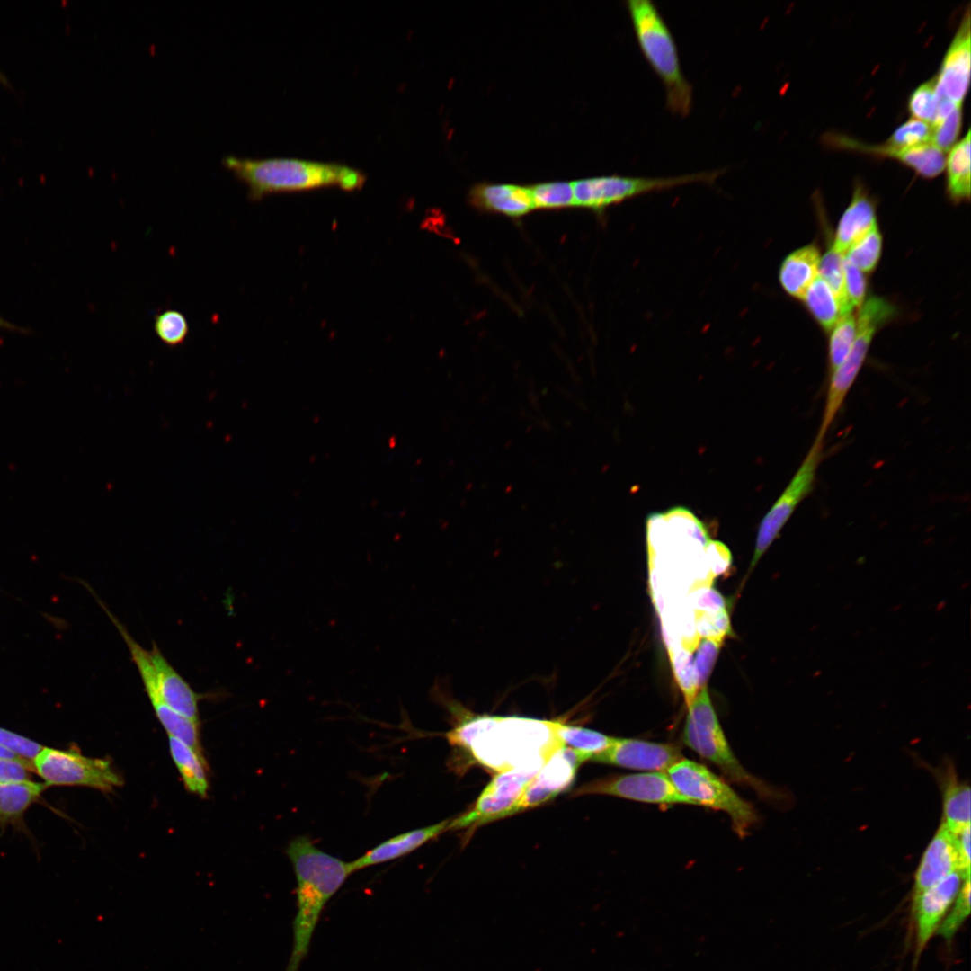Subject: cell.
I'll use <instances>...</instances> for the list:
<instances>
[{"mask_svg": "<svg viewBox=\"0 0 971 971\" xmlns=\"http://www.w3.org/2000/svg\"><path fill=\"white\" fill-rule=\"evenodd\" d=\"M154 330L165 345L174 347L185 341L189 333V325L183 313L175 309H168L155 317Z\"/></svg>", "mask_w": 971, "mask_h": 971, "instance_id": "cell-34", "label": "cell"}, {"mask_svg": "<svg viewBox=\"0 0 971 971\" xmlns=\"http://www.w3.org/2000/svg\"><path fill=\"white\" fill-rule=\"evenodd\" d=\"M857 335V320L852 314L842 316L833 327L828 343L830 374L846 359Z\"/></svg>", "mask_w": 971, "mask_h": 971, "instance_id": "cell-32", "label": "cell"}, {"mask_svg": "<svg viewBox=\"0 0 971 971\" xmlns=\"http://www.w3.org/2000/svg\"><path fill=\"white\" fill-rule=\"evenodd\" d=\"M469 198L477 208L511 217L535 209L530 189L515 184L480 183L472 188Z\"/></svg>", "mask_w": 971, "mask_h": 971, "instance_id": "cell-22", "label": "cell"}, {"mask_svg": "<svg viewBox=\"0 0 971 971\" xmlns=\"http://www.w3.org/2000/svg\"><path fill=\"white\" fill-rule=\"evenodd\" d=\"M548 757L540 755L501 771L488 783L468 812L450 820L449 829L478 826L512 815L525 788Z\"/></svg>", "mask_w": 971, "mask_h": 971, "instance_id": "cell-10", "label": "cell"}, {"mask_svg": "<svg viewBox=\"0 0 971 971\" xmlns=\"http://www.w3.org/2000/svg\"><path fill=\"white\" fill-rule=\"evenodd\" d=\"M450 822V820L447 819L427 827L408 831L394 836L379 843L361 857L349 862L350 870L352 873L356 870L405 856L449 830Z\"/></svg>", "mask_w": 971, "mask_h": 971, "instance_id": "cell-20", "label": "cell"}, {"mask_svg": "<svg viewBox=\"0 0 971 971\" xmlns=\"http://www.w3.org/2000/svg\"><path fill=\"white\" fill-rule=\"evenodd\" d=\"M32 762L23 759L0 758V782L31 779Z\"/></svg>", "mask_w": 971, "mask_h": 971, "instance_id": "cell-41", "label": "cell"}, {"mask_svg": "<svg viewBox=\"0 0 971 971\" xmlns=\"http://www.w3.org/2000/svg\"><path fill=\"white\" fill-rule=\"evenodd\" d=\"M726 169L667 177L601 175L572 182L575 205L595 211L650 192L693 183H712Z\"/></svg>", "mask_w": 971, "mask_h": 971, "instance_id": "cell-6", "label": "cell"}, {"mask_svg": "<svg viewBox=\"0 0 971 971\" xmlns=\"http://www.w3.org/2000/svg\"><path fill=\"white\" fill-rule=\"evenodd\" d=\"M962 110L956 108L949 115L932 127L931 142L944 153L955 144L961 129Z\"/></svg>", "mask_w": 971, "mask_h": 971, "instance_id": "cell-38", "label": "cell"}, {"mask_svg": "<svg viewBox=\"0 0 971 971\" xmlns=\"http://www.w3.org/2000/svg\"><path fill=\"white\" fill-rule=\"evenodd\" d=\"M821 254L813 244L802 246L782 261L779 269V281L790 297L802 300L806 290L818 276Z\"/></svg>", "mask_w": 971, "mask_h": 971, "instance_id": "cell-23", "label": "cell"}, {"mask_svg": "<svg viewBox=\"0 0 971 971\" xmlns=\"http://www.w3.org/2000/svg\"><path fill=\"white\" fill-rule=\"evenodd\" d=\"M667 775L678 792L694 805L726 812L740 837L746 835L757 821L753 805L741 798L707 767L681 758L667 771Z\"/></svg>", "mask_w": 971, "mask_h": 971, "instance_id": "cell-7", "label": "cell"}, {"mask_svg": "<svg viewBox=\"0 0 971 971\" xmlns=\"http://www.w3.org/2000/svg\"><path fill=\"white\" fill-rule=\"evenodd\" d=\"M586 761H589L587 756L574 749L564 745L557 748L530 780L512 815L540 806L566 791L579 765Z\"/></svg>", "mask_w": 971, "mask_h": 971, "instance_id": "cell-13", "label": "cell"}, {"mask_svg": "<svg viewBox=\"0 0 971 971\" xmlns=\"http://www.w3.org/2000/svg\"><path fill=\"white\" fill-rule=\"evenodd\" d=\"M960 871L958 837L951 833L942 822L927 846L915 872L913 898L949 874H960Z\"/></svg>", "mask_w": 971, "mask_h": 971, "instance_id": "cell-18", "label": "cell"}, {"mask_svg": "<svg viewBox=\"0 0 971 971\" xmlns=\"http://www.w3.org/2000/svg\"><path fill=\"white\" fill-rule=\"evenodd\" d=\"M592 794L661 805H694L678 792L667 773L661 771L596 779L575 789L571 796Z\"/></svg>", "mask_w": 971, "mask_h": 971, "instance_id": "cell-12", "label": "cell"}, {"mask_svg": "<svg viewBox=\"0 0 971 971\" xmlns=\"http://www.w3.org/2000/svg\"><path fill=\"white\" fill-rule=\"evenodd\" d=\"M555 722L494 716L490 726L473 740L469 751L477 762L499 772L540 755L549 756L562 745L554 735Z\"/></svg>", "mask_w": 971, "mask_h": 971, "instance_id": "cell-4", "label": "cell"}, {"mask_svg": "<svg viewBox=\"0 0 971 971\" xmlns=\"http://www.w3.org/2000/svg\"><path fill=\"white\" fill-rule=\"evenodd\" d=\"M876 225L877 222L875 202L863 185L858 183L851 202L839 220L833 248L844 255L852 244Z\"/></svg>", "mask_w": 971, "mask_h": 971, "instance_id": "cell-21", "label": "cell"}, {"mask_svg": "<svg viewBox=\"0 0 971 971\" xmlns=\"http://www.w3.org/2000/svg\"><path fill=\"white\" fill-rule=\"evenodd\" d=\"M943 823L954 835L970 826V788L949 779L943 793Z\"/></svg>", "mask_w": 971, "mask_h": 971, "instance_id": "cell-29", "label": "cell"}, {"mask_svg": "<svg viewBox=\"0 0 971 971\" xmlns=\"http://www.w3.org/2000/svg\"><path fill=\"white\" fill-rule=\"evenodd\" d=\"M0 746L31 762L43 748L37 742L2 727H0Z\"/></svg>", "mask_w": 971, "mask_h": 971, "instance_id": "cell-39", "label": "cell"}, {"mask_svg": "<svg viewBox=\"0 0 971 971\" xmlns=\"http://www.w3.org/2000/svg\"><path fill=\"white\" fill-rule=\"evenodd\" d=\"M287 855L297 880V913L293 947L285 971H298L322 911L352 872L349 862L321 851L306 835L290 842Z\"/></svg>", "mask_w": 971, "mask_h": 971, "instance_id": "cell-1", "label": "cell"}, {"mask_svg": "<svg viewBox=\"0 0 971 971\" xmlns=\"http://www.w3.org/2000/svg\"><path fill=\"white\" fill-rule=\"evenodd\" d=\"M970 12L967 9L935 76L936 94L961 105L970 78Z\"/></svg>", "mask_w": 971, "mask_h": 971, "instance_id": "cell-15", "label": "cell"}, {"mask_svg": "<svg viewBox=\"0 0 971 971\" xmlns=\"http://www.w3.org/2000/svg\"><path fill=\"white\" fill-rule=\"evenodd\" d=\"M169 751L186 789L201 797H206L209 780L205 757L200 756L181 740L172 736H169Z\"/></svg>", "mask_w": 971, "mask_h": 971, "instance_id": "cell-24", "label": "cell"}, {"mask_svg": "<svg viewBox=\"0 0 971 971\" xmlns=\"http://www.w3.org/2000/svg\"><path fill=\"white\" fill-rule=\"evenodd\" d=\"M47 788L44 782L32 779L0 782V823L20 819Z\"/></svg>", "mask_w": 971, "mask_h": 971, "instance_id": "cell-25", "label": "cell"}, {"mask_svg": "<svg viewBox=\"0 0 971 971\" xmlns=\"http://www.w3.org/2000/svg\"><path fill=\"white\" fill-rule=\"evenodd\" d=\"M625 4L639 49L664 86L666 107L673 114L687 116L693 88L681 69L669 26L654 2L628 0Z\"/></svg>", "mask_w": 971, "mask_h": 971, "instance_id": "cell-3", "label": "cell"}, {"mask_svg": "<svg viewBox=\"0 0 971 971\" xmlns=\"http://www.w3.org/2000/svg\"><path fill=\"white\" fill-rule=\"evenodd\" d=\"M824 438L816 434L793 477L762 518L757 531L751 569L777 539L800 503L813 492L817 469L824 455Z\"/></svg>", "mask_w": 971, "mask_h": 971, "instance_id": "cell-11", "label": "cell"}, {"mask_svg": "<svg viewBox=\"0 0 971 971\" xmlns=\"http://www.w3.org/2000/svg\"><path fill=\"white\" fill-rule=\"evenodd\" d=\"M534 208L561 209L575 205L573 184L569 182H548L530 188Z\"/></svg>", "mask_w": 971, "mask_h": 971, "instance_id": "cell-33", "label": "cell"}, {"mask_svg": "<svg viewBox=\"0 0 971 971\" xmlns=\"http://www.w3.org/2000/svg\"><path fill=\"white\" fill-rule=\"evenodd\" d=\"M826 143L835 147L855 150L877 156L891 157L911 167L924 178H933L945 168V153L931 142L913 147H891L883 145H868L854 138L828 134Z\"/></svg>", "mask_w": 971, "mask_h": 971, "instance_id": "cell-16", "label": "cell"}, {"mask_svg": "<svg viewBox=\"0 0 971 971\" xmlns=\"http://www.w3.org/2000/svg\"><path fill=\"white\" fill-rule=\"evenodd\" d=\"M844 255L836 252L833 246L821 257L818 276L831 288L836 296L843 316L851 314V306L845 289Z\"/></svg>", "mask_w": 971, "mask_h": 971, "instance_id": "cell-30", "label": "cell"}, {"mask_svg": "<svg viewBox=\"0 0 971 971\" xmlns=\"http://www.w3.org/2000/svg\"><path fill=\"white\" fill-rule=\"evenodd\" d=\"M964 881L958 872H953L934 886L913 898V914L916 923V958L940 926Z\"/></svg>", "mask_w": 971, "mask_h": 971, "instance_id": "cell-17", "label": "cell"}, {"mask_svg": "<svg viewBox=\"0 0 971 971\" xmlns=\"http://www.w3.org/2000/svg\"><path fill=\"white\" fill-rule=\"evenodd\" d=\"M802 301L815 320L826 331H830L844 316L836 296L819 276L808 287Z\"/></svg>", "mask_w": 971, "mask_h": 971, "instance_id": "cell-28", "label": "cell"}, {"mask_svg": "<svg viewBox=\"0 0 971 971\" xmlns=\"http://www.w3.org/2000/svg\"><path fill=\"white\" fill-rule=\"evenodd\" d=\"M0 329H7V330L17 331V332H22V333L24 332V331H27V330L23 329L22 327H19V326L13 325L12 323L6 321L2 316H0Z\"/></svg>", "mask_w": 971, "mask_h": 971, "instance_id": "cell-42", "label": "cell"}, {"mask_svg": "<svg viewBox=\"0 0 971 971\" xmlns=\"http://www.w3.org/2000/svg\"><path fill=\"white\" fill-rule=\"evenodd\" d=\"M936 79L931 78L915 88L908 100V110L914 117L931 125L937 110Z\"/></svg>", "mask_w": 971, "mask_h": 971, "instance_id": "cell-36", "label": "cell"}, {"mask_svg": "<svg viewBox=\"0 0 971 971\" xmlns=\"http://www.w3.org/2000/svg\"><path fill=\"white\" fill-rule=\"evenodd\" d=\"M895 309L886 299L871 297L860 307L857 320V335L851 352L844 361L830 374L826 400L820 429L817 433L825 436L852 387L869 352L877 328L894 314Z\"/></svg>", "mask_w": 971, "mask_h": 971, "instance_id": "cell-8", "label": "cell"}, {"mask_svg": "<svg viewBox=\"0 0 971 971\" xmlns=\"http://www.w3.org/2000/svg\"><path fill=\"white\" fill-rule=\"evenodd\" d=\"M882 243V235L876 225L851 245L844 254V258L862 272H871L880 259Z\"/></svg>", "mask_w": 971, "mask_h": 971, "instance_id": "cell-31", "label": "cell"}, {"mask_svg": "<svg viewBox=\"0 0 971 971\" xmlns=\"http://www.w3.org/2000/svg\"><path fill=\"white\" fill-rule=\"evenodd\" d=\"M32 765L48 787L82 786L111 792L122 785L109 760L87 757L73 749L43 746Z\"/></svg>", "mask_w": 971, "mask_h": 971, "instance_id": "cell-9", "label": "cell"}, {"mask_svg": "<svg viewBox=\"0 0 971 971\" xmlns=\"http://www.w3.org/2000/svg\"><path fill=\"white\" fill-rule=\"evenodd\" d=\"M0 758L22 759V758L18 757L17 755H15L14 753H13L12 752H10L9 750H7V749H5V748H4L2 746H0Z\"/></svg>", "mask_w": 971, "mask_h": 971, "instance_id": "cell-43", "label": "cell"}, {"mask_svg": "<svg viewBox=\"0 0 971 971\" xmlns=\"http://www.w3.org/2000/svg\"><path fill=\"white\" fill-rule=\"evenodd\" d=\"M553 731L562 745L584 754L589 761L609 748L616 739L595 730L566 725L561 720H556Z\"/></svg>", "mask_w": 971, "mask_h": 971, "instance_id": "cell-27", "label": "cell"}, {"mask_svg": "<svg viewBox=\"0 0 971 971\" xmlns=\"http://www.w3.org/2000/svg\"><path fill=\"white\" fill-rule=\"evenodd\" d=\"M970 913V878L965 879L955 898V904L939 926V933L947 940H950L958 929Z\"/></svg>", "mask_w": 971, "mask_h": 971, "instance_id": "cell-37", "label": "cell"}, {"mask_svg": "<svg viewBox=\"0 0 971 971\" xmlns=\"http://www.w3.org/2000/svg\"><path fill=\"white\" fill-rule=\"evenodd\" d=\"M932 127L931 124L912 118L897 127L886 142L891 147H913L931 142Z\"/></svg>", "mask_w": 971, "mask_h": 971, "instance_id": "cell-35", "label": "cell"}, {"mask_svg": "<svg viewBox=\"0 0 971 971\" xmlns=\"http://www.w3.org/2000/svg\"><path fill=\"white\" fill-rule=\"evenodd\" d=\"M686 745L717 765L731 780L744 784L763 797H776V791L750 775L733 753L721 728L707 686L699 690L688 707L683 729Z\"/></svg>", "mask_w": 971, "mask_h": 971, "instance_id": "cell-5", "label": "cell"}, {"mask_svg": "<svg viewBox=\"0 0 971 971\" xmlns=\"http://www.w3.org/2000/svg\"><path fill=\"white\" fill-rule=\"evenodd\" d=\"M682 758L680 748L673 744L616 738L592 762L646 771H667Z\"/></svg>", "mask_w": 971, "mask_h": 971, "instance_id": "cell-14", "label": "cell"}, {"mask_svg": "<svg viewBox=\"0 0 971 971\" xmlns=\"http://www.w3.org/2000/svg\"><path fill=\"white\" fill-rule=\"evenodd\" d=\"M163 701L176 713L200 723L199 701L208 694L194 691L153 642L149 650Z\"/></svg>", "mask_w": 971, "mask_h": 971, "instance_id": "cell-19", "label": "cell"}, {"mask_svg": "<svg viewBox=\"0 0 971 971\" xmlns=\"http://www.w3.org/2000/svg\"><path fill=\"white\" fill-rule=\"evenodd\" d=\"M223 165L243 181L253 199L284 191L339 186L345 190L361 187L364 174L350 166L296 158L251 159L227 156Z\"/></svg>", "mask_w": 971, "mask_h": 971, "instance_id": "cell-2", "label": "cell"}, {"mask_svg": "<svg viewBox=\"0 0 971 971\" xmlns=\"http://www.w3.org/2000/svg\"><path fill=\"white\" fill-rule=\"evenodd\" d=\"M844 281L848 298L851 306L860 307L867 293L865 273L845 260L843 261Z\"/></svg>", "mask_w": 971, "mask_h": 971, "instance_id": "cell-40", "label": "cell"}, {"mask_svg": "<svg viewBox=\"0 0 971 971\" xmlns=\"http://www.w3.org/2000/svg\"><path fill=\"white\" fill-rule=\"evenodd\" d=\"M947 192L958 203L970 198V130L950 148L946 160Z\"/></svg>", "mask_w": 971, "mask_h": 971, "instance_id": "cell-26", "label": "cell"}]
</instances>
